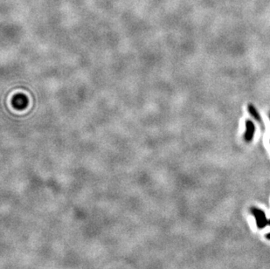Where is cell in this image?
I'll list each match as a JSON object with an SVG mask.
<instances>
[{
  "mask_svg": "<svg viewBox=\"0 0 270 269\" xmlns=\"http://www.w3.org/2000/svg\"><path fill=\"white\" fill-rule=\"evenodd\" d=\"M251 213L253 215L255 221H256V226L259 229H263L265 228L266 226L268 224V220L267 219V216L265 212L262 210L259 209L257 207H251L250 208Z\"/></svg>",
  "mask_w": 270,
  "mask_h": 269,
  "instance_id": "obj_1",
  "label": "cell"
},
{
  "mask_svg": "<svg viewBox=\"0 0 270 269\" xmlns=\"http://www.w3.org/2000/svg\"><path fill=\"white\" fill-rule=\"evenodd\" d=\"M255 134V125L251 120H247L246 122V131L244 134V139L247 143H250L253 139Z\"/></svg>",
  "mask_w": 270,
  "mask_h": 269,
  "instance_id": "obj_2",
  "label": "cell"
},
{
  "mask_svg": "<svg viewBox=\"0 0 270 269\" xmlns=\"http://www.w3.org/2000/svg\"><path fill=\"white\" fill-rule=\"evenodd\" d=\"M247 109H248V112L249 114H250V115H252V117L254 118L257 122H262L261 114H259L257 109H255V107H254L253 104H249L248 107H247Z\"/></svg>",
  "mask_w": 270,
  "mask_h": 269,
  "instance_id": "obj_3",
  "label": "cell"
},
{
  "mask_svg": "<svg viewBox=\"0 0 270 269\" xmlns=\"http://www.w3.org/2000/svg\"><path fill=\"white\" fill-rule=\"evenodd\" d=\"M265 237H266L267 240H270V232H268V233H267L266 235H265Z\"/></svg>",
  "mask_w": 270,
  "mask_h": 269,
  "instance_id": "obj_4",
  "label": "cell"
},
{
  "mask_svg": "<svg viewBox=\"0 0 270 269\" xmlns=\"http://www.w3.org/2000/svg\"><path fill=\"white\" fill-rule=\"evenodd\" d=\"M267 225H268V226H270V219H269V220H268V224H267Z\"/></svg>",
  "mask_w": 270,
  "mask_h": 269,
  "instance_id": "obj_5",
  "label": "cell"
}]
</instances>
